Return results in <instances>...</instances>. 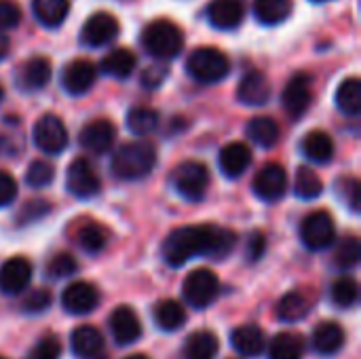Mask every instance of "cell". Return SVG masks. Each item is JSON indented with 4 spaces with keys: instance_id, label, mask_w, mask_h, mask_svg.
Masks as SVG:
<instances>
[{
    "instance_id": "obj_1",
    "label": "cell",
    "mask_w": 361,
    "mask_h": 359,
    "mask_svg": "<svg viewBox=\"0 0 361 359\" xmlns=\"http://www.w3.org/2000/svg\"><path fill=\"white\" fill-rule=\"evenodd\" d=\"M237 245V235L214 224L176 229L163 243V258L169 267H184L192 258H224Z\"/></svg>"
},
{
    "instance_id": "obj_2",
    "label": "cell",
    "mask_w": 361,
    "mask_h": 359,
    "mask_svg": "<svg viewBox=\"0 0 361 359\" xmlns=\"http://www.w3.org/2000/svg\"><path fill=\"white\" fill-rule=\"evenodd\" d=\"M157 165V148L148 140L123 144L110 161L112 174L121 180H142Z\"/></svg>"
},
{
    "instance_id": "obj_3",
    "label": "cell",
    "mask_w": 361,
    "mask_h": 359,
    "mask_svg": "<svg viewBox=\"0 0 361 359\" xmlns=\"http://www.w3.org/2000/svg\"><path fill=\"white\" fill-rule=\"evenodd\" d=\"M142 44L157 59H173L184 49V34L173 21L154 19L144 28Z\"/></svg>"
},
{
    "instance_id": "obj_4",
    "label": "cell",
    "mask_w": 361,
    "mask_h": 359,
    "mask_svg": "<svg viewBox=\"0 0 361 359\" xmlns=\"http://www.w3.org/2000/svg\"><path fill=\"white\" fill-rule=\"evenodd\" d=\"M186 70L197 83L214 85V83H220L228 76L231 61L220 49L201 47V49H195L190 53V57L186 59Z\"/></svg>"
},
{
    "instance_id": "obj_5",
    "label": "cell",
    "mask_w": 361,
    "mask_h": 359,
    "mask_svg": "<svg viewBox=\"0 0 361 359\" xmlns=\"http://www.w3.org/2000/svg\"><path fill=\"white\" fill-rule=\"evenodd\" d=\"M173 188L186 201H201L209 186V171L199 161H184L171 174Z\"/></svg>"
},
{
    "instance_id": "obj_6",
    "label": "cell",
    "mask_w": 361,
    "mask_h": 359,
    "mask_svg": "<svg viewBox=\"0 0 361 359\" xmlns=\"http://www.w3.org/2000/svg\"><path fill=\"white\" fill-rule=\"evenodd\" d=\"M182 294L186 303L195 309H207L220 294L218 275L209 269H195L186 275L182 284Z\"/></svg>"
},
{
    "instance_id": "obj_7",
    "label": "cell",
    "mask_w": 361,
    "mask_h": 359,
    "mask_svg": "<svg viewBox=\"0 0 361 359\" xmlns=\"http://www.w3.org/2000/svg\"><path fill=\"white\" fill-rule=\"evenodd\" d=\"M34 144L44 154H61L68 146V129L55 114H44L36 121L32 131Z\"/></svg>"
},
{
    "instance_id": "obj_8",
    "label": "cell",
    "mask_w": 361,
    "mask_h": 359,
    "mask_svg": "<svg viewBox=\"0 0 361 359\" xmlns=\"http://www.w3.org/2000/svg\"><path fill=\"white\" fill-rule=\"evenodd\" d=\"M334 237H336V226H334V220H332V216L328 212L319 209V212L309 214L302 220L300 239L309 250L322 252V250H326V248H330L334 243Z\"/></svg>"
},
{
    "instance_id": "obj_9",
    "label": "cell",
    "mask_w": 361,
    "mask_h": 359,
    "mask_svg": "<svg viewBox=\"0 0 361 359\" xmlns=\"http://www.w3.org/2000/svg\"><path fill=\"white\" fill-rule=\"evenodd\" d=\"M66 188L76 199H91L99 193L102 182H99V176L93 169V165L87 159L78 157L70 163V167L66 171Z\"/></svg>"
},
{
    "instance_id": "obj_10",
    "label": "cell",
    "mask_w": 361,
    "mask_h": 359,
    "mask_svg": "<svg viewBox=\"0 0 361 359\" xmlns=\"http://www.w3.org/2000/svg\"><path fill=\"white\" fill-rule=\"evenodd\" d=\"M118 30L121 28H118L116 17L110 15V13L99 11V13H93L85 21V25L80 30V40H82V44L97 49V47H104V44L112 42L118 36Z\"/></svg>"
},
{
    "instance_id": "obj_11",
    "label": "cell",
    "mask_w": 361,
    "mask_h": 359,
    "mask_svg": "<svg viewBox=\"0 0 361 359\" xmlns=\"http://www.w3.org/2000/svg\"><path fill=\"white\" fill-rule=\"evenodd\" d=\"M286 190H288V174L277 163L264 165L254 178V193L258 199L267 203L279 201L286 195Z\"/></svg>"
},
{
    "instance_id": "obj_12",
    "label": "cell",
    "mask_w": 361,
    "mask_h": 359,
    "mask_svg": "<svg viewBox=\"0 0 361 359\" xmlns=\"http://www.w3.org/2000/svg\"><path fill=\"white\" fill-rule=\"evenodd\" d=\"M116 138V127L108 118H95L80 129L78 142L91 154H106Z\"/></svg>"
},
{
    "instance_id": "obj_13",
    "label": "cell",
    "mask_w": 361,
    "mask_h": 359,
    "mask_svg": "<svg viewBox=\"0 0 361 359\" xmlns=\"http://www.w3.org/2000/svg\"><path fill=\"white\" fill-rule=\"evenodd\" d=\"M99 305V292L89 281H74L61 294V307L72 315H87Z\"/></svg>"
},
{
    "instance_id": "obj_14",
    "label": "cell",
    "mask_w": 361,
    "mask_h": 359,
    "mask_svg": "<svg viewBox=\"0 0 361 359\" xmlns=\"http://www.w3.org/2000/svg\"><path fill=\"white\" fill-rule=\"evenodd\" d=\"M32 279V264L23 256L8 258L0 267V290L8 296L21 294Z\"/></svg>"
},
{
    "instance_id": "obj_15",
    "label": "cell",
    "mask_w": 361,
    "mask_h": 359,
    "mask_svg": "<svg viewBox=\"0 0 361 359\" xmlns=\"http://www.w3.org/2000/svg\"><path fill=\"white\" fill-rule=\"evenodd\" d=\"M110 332H112V339L116 341V345H121V347L133 345L142 336L140 317L135 315V311L131 307H118L110 315Z\"/></svg>"
},
{
    "instance_id": "obj_16",
    "label": "cell",
    "mask_w": 361,
    "mask_h": 359,
    "mask_svg": "<svg viewBox=\"0 0 361 359\" xmlns=\"http://www.w3.org/2000/svg\"><path fill=\"white\" fill-rule=\"evenodd\" d=\"M95 76H97V70L91 61L87 59H74L70 61L63 72H61V85L68 93L72 95H82L87 93L93 83H95Z\"/></svg>"
},
{
    "instance_id": "obj_17",
    "label": "cell",
    "mask_w": 361,
    "mask_h": 359,
    "mask_svg": "<svg viewBox=\"0 0 361 359\" xmlns=\"http://www.w3.org/2000/svg\"><path fill=\"white\" fill-rule=\"evenodd\" d=\"M70 345L78 359H102L106 353L104 336L93 326H78L70 336Z\"/></svg>"
},
{
    "instance_id": "obj_18",
    "label": "cell",
    "mask_w": 361,
    "mask_h": 359,
    "mask_svg": "<svg viewBox=\"0 0 361 359\" xmlns=\"http://www.w3.org/2000/svg\"><path fill=\"white\" fill-rule=\"evenodd\" d=\"M311 104V80L307 74H296L283 89V108L290 118H300Z\"/></svg>"
},
{
    "instance_id": "obj_19",
    "label": "cell",
    "mask_w": 361,
    "mask_h": 359,
    "mask_svg": "<svg viewBox=\"0 0 361 359\" xmlns=\"http://www.w3.org/2000/svg\"><path fill=\"white\" fill-rule=\"evenodd\" d=\"M271 97V83L269 78L258 72V70H252L247 72L239 87H237V99L245 106H264Z\"/></svg>"
},
{
    "instance_id": "obj_20",
    "label": "cell",
    "mask_w": 361,
    "mask_h": 359,
    "mask_svg": "<svg viewBox=\"0 0 361 359\" xmlns=\"http://www.w3.org/2000/svg\"><path fill=\"white\" fill-rule=\"evenodd\" d=\"M220 169L226 178H239L252 163V150L243 142H231L220 150Z\"/></svg>"
},
{
    "instance_id": "obj_21",
    "label": "cell",
    "mask_w": 361,
    "mask_h": 359,
    "mask_svg": "<svg viewBox=\"0 0 361 359\" xmlns=\"http://www.w3.org/2000/svg\"><path fill=\"white\" fill-rule=\"evenodd\" d=\"M243 4L239 0H214L207 8L209 23L218 30H235L243 21Z\"/></svg>"
},
{
    "instance_id": "obj_22",
    "label": "cell",
    "mask_w": 361,
    "mask_h": 359,
    "mask_svg": "<svg viewBox=\"0 0 361 359\" xmlns=\"http://www.w3.org/2000/svg\"><path fill=\"white\" fill-rule=\"evenodd\" d=\"M347 336L341 324L336 322H322L313 332V349L319 355H334L343 349Z\"/></svg>"
},
{
    "instance_id": "obj_23",
    "label": "cell",
    "mask_w": 361,
    "mask_h": 359,
    "mask_svg": "<svg viewBox=\"0 0 361 359\" xmlns=\"http://www.w3.org/2000/svg\"><path fill=\"white\" fill-rule=\"evenodd\" d=\"M231 345H233V349L237 353L247 355V358H256L267 349V339H264V332L258 326L247 324V326H239L233 332Z\"/></svg>"
},
{
    "instance_id": "obj_24",
    "label": "cell",
    "mask_w": 361,
    "mask_h": 359,
    "mask_svg": "<svg viewBox=\"0 0 361 359\" xmlns=\"http://www.w3.org/2000/svg\"><path fill=\"white\" fill-rule=\"evenodd\" d=\"M300 148H302V154H305L309 161L319 163V165L330 163L332 157H334V140H332L326 131H319V129L307 133Z\"/></svg>"
},
{
    "instance_id": "obj_25",
    "label": "cell",
    "mask_w": 361,
    "mask_h": 359,
    "mask_svg": "<svg viewBox=\"0 0 361 359\" xmlns=\"http://www.w3.org/2000/svg\"><path fill=\"white\" fill-rule=\"evenodd\" d=\"M51 80V61L47 57H32L19 68V85L23 89L36 91L47 87Z\"/></svg>"
},
{
    "instance_id": "obj_26",
    "label": "cell",
    "mask_w": 361,
    "mask_h": 359,
    "mask_svg": "<svg viewBox=\"0 0 361 359\" xmlns=\"http://www.w3.org/2000/svg\"><path fill=\"white\" fill-rule=\"evenodd\" d=\"M32 11L44 28H59L70 11L68 0H32Z\"/></svg>"
},
{
    "instance_id": "obj_27",
    "label": "cell",
    "mask_w": 361,
    "mask_h": 359,
    "mask_svg": "<svg viewBox=\"0 0 361 359\" xmlns=\"http://www.w3.org/2000/svg\"><path fill=\"white\" fill-rule=\"evenodd\" d=\"M220 341L209 330H199L188 336L184 345V359H214L218 355Z\"/></svg>"
},
{
    "instance_id": "obj_28",
    "label": "cell",
    "mask_w": 361,
    "mask_h": 359,
    "mask_svg": "<svg viewBox=\"0 0 361 359\" xmlns=\"http://www.w3.org/2000/svg\"><path fill=\"white\" fill-rule=\"evenodd\" d=\"M137 66V57L129 49H114L102 59V72L112 78H127Z\"/></svg>"
},
{
    "instance_id": "obj_29",
    "label": "cell",
    "mask_w": 361,
    "mask_h": 359,
    "mask_svg": "<svg viewBox=\"0 0 361 359\" xmlns=\"http://www.w3.org/2000/svg\"><path fill=\"white\" fill-rule=\"evenodd\" d=\"M311 309V300L307 294L302 292H288L279 305H277V317L286 324H294V322H302L309 315Z\"/></svg>"
},
{
    "instance_id": "obj_30",
    "label": "cell",
    "mask_w": 361,
    "mask_h": 359,
    "mask_svg": "<svg viewBox=\"0 0 361 359\" xmlns=\"http://www.w3.org/2000/svg\"><path fill=\"white\" fill-rule=\"evenodd\" d=\"M305 341L296 332H281L271 341L269 358L271 359H302L305 358Z\"/></svg>"
},
{
    "instance_id": "obj_31",
    "label": "cell",
    "mask_w": 361,
    "mask_h": 359,
    "mask_svg": "<svg viewBox=\"0 0 361 359\" xmlns=\"http://www.w3.org/2000/svg\"><path fill=\"white\" fill-rule=\"evenodd\" d=\"M247 138L262 146V148H273L279 142V125L271 116H256L247 123L245 127Z\"/></svg>"
},
{
    "instance_id": "obj_32",
    "label": "cell",
    "mask_w": 361,
    "mask_h": 359,
    "mask_svg": "<svg viewBox=\"0 0 361 359\" xmlns=\"http://www.w3.org/2000/svg\"><path fill=\"white\" fill-rule=\"evenodd\" d=\"M154 322L161 330L165 332H176L186 324V311L178 300H163L159 303V307L154 309Z\"/></svg>"
},
{
    "instance_id": "obj_33",
    "label": "cell",
    "mask_w": 361,
    "mask_h": 359,
    "mask_svg": "<svg viewBox=\"0 0 361 359\" xmlns=\"http://www.w3.org/2000/svg\"><path fill=\"white\" fill-rule=\"evenodd\" d=\"M256 19L264 25L283 23L292 13V0H256L254 4Z\"/></svg>"
},
{
    "instance_id": "obj_34",
    "label": "cell",
    "mask_w": 361,
    "mask_h": 359,
    "mask_svg": "<svg viewBox=\"0 0 361 359\" xmlns=\"http://www.w3.org/2000/svg\"><path fill=\"white\" fill-rule=\"evenodd\" d=\"M336 106L349 116H357L361 112V83L360 78H345L336 89Z\"/></svg>"
},
{
    "instance_id": "obj_35",
    "label": "cell",
    "mask_w": 361,
    "mask_h": 359,
    "mask_svg": "<svg viewBox=\"0 0 361 359\" xmlns=\"http://www.w3.org/2000/svg\"><path fill=\"white\" fill-rule=\"evenodd\" d=\"M127 127H129L131 133L144 138V135L152 133L159 127V114H157V110L144 108V106L131 108L129 114H127Z\"/></svg>"
},
{
    "instance_id": "obj_36",
    "label": "cell",
    "mask_w": 361,
    "mask_h": 359,
    "mask_svg": "<svg viewBox=\"0 0 361 359\" xmlns=\"http://www.w3.org/2000/svg\"><path fill=\"white\" fill-rule=\"evenodd\" d=\"M294 193H296L300 199H305V201L317 199V197L324 193V182H322V178H319L311 167H300V169L296 171Z\"/></svg>"
},
{
    "instance_id": "obj_37",
    "label": "cell",
    "mask_w": 361,
    "mask_h": 359,
    "mask_svg": "<svg viewBox=\"0 0 361 359\" xmlns=\"http://www.w3.org/2000/svg\"><path fill=\"white\" fill-rule=\"evenodd\" d=\"M108 235L104 231V226H99L97 222H89L78 231V245L87 252V254H97L106 248Z\"/></svg>"
},
{
    "instance_id": "obj_38",
    "label": "cell",
    "mask_w": 361,
    "mask_h": 359,
    "mask_svg": "<svg viewBox=\"0 0 361 359\" xmlns=\"http://www.w3.org/2000/svg\"><path fill=\"white\" fill-rule=\"evenodd\" d=\"M360 288L353 277H341L332 286V303L341 309H349L357 303Z\"/></svg>"
},
{
    "instance_id": "obj_39",
    "label": "cell",
    "mask_w": 361,
    "mask_h": 359,
    "mask_svg": "<svg viewBox=\"0 0 361 359\" xmlns=\"http://www.w3.org/2000/svg\"><path fill=\"white\" fill-rule=\"evenodd\" d=\"M361 258V243L357 237H345L334 250V264L338 269H353Z\"/></svg>"
},
{
    "instance_id": "obj_40",
    "label": "cell",
    "mask_w": 361,
    "mask_h": 359,
    "mask_svg": "<svg viewBox=\"0 0 361 359\" xmlns=\"http://www.w3.org/2000/svg\"><path fill=\"white\" fill-rule=\"evenodd\" d=\"M53 178H55V167L49 161H42V159L34 161L27 167V174H25V182L32 188H44V186H49L53 182Z\"/></svg>"
},
{
    "instance_id": "obj_41",
    "label": "cell",
    "mask_w": 361,
    "mask_h": 359,
    "mask_svg": "<svg viewBox=\"0 0 361 359\" xmlns=\"http://www.w3.org/2000/svg\"><path fill=\"white\" fill-rule=\"evenodd\" d=\"M76 269H78V264H76L74 256L61 252V254H57V256H53V258L49 260V264H47V275H49L51 279H63V277L74 275Z\"/></svg>"
},
{
    "instance_id": "obj_42",
    "label": "cell",
    "mask_w": 361,
    "mask_h": 359,
    "mask_svg": "<svg viewBox=\"0 0 361 359\" xmlns=\"http://www.w3.org/2000/svg\"><path fill=\"white\" fill-rule=\"evenodd\" d=\"M61 358V343L57 336H44L40 339L27 353L25 359H59Z\"/></svg>"
},
{
    "instance_id": "obj_43",
    "label": "cell",
    "mask_w": 361,
    "mask_h": 359,
    "mask_svg": "<svg viewBox=\"0 0 361 359\" xmlns=\"http://www.w3.org/2000/svg\"><path fill=\"white\" fill-rule=\"evenodd\" d=\"M51 303H53V296H51L49 290H34V292H30V294L25 296L21 309H23L25 313H30V315H38V313L47 311V309L51 307Z\"/></svg>"
},
{
    "instance_id": "obj_44",
    "label": "cell",
    "mask_w": 361,
    "mask_h": 359,
    "mask_svg": "<svg viewBox=\"0 0 361 359\" xmlns=\"http://www.w3.org/2000/svg\"><path fill=\"white\" fill-rule=\"evenodd\" d=\"M21 21V11L13 0H0V30L17 28Z\"/></svg>"
},
{
    "instance_id": "obj_45",
    "label": "cell",
    "mask_w": 361,
    "mask_h": 359,
    "mask_svg": "<svg viewBox=\"0 0 361 359\" xmlns=\"http://www.w3.org/2000/svg\"><path fill=\"white\" fill-rule=\"evenodd\" d=\"M17 197V182L11 174L0 171V207H6Z\"/></svg>"
},
{
    "instance_id": "obj_46",
    "label": "cell",
    "mask_w": 361,
    "mask_h": 359,
    "mask_svg": "<svg viewBox=\"0 0 361 359\" xmlns=\"http://www.w3.org/2000/svg\"><path fill=\"white\" fill-rule=\"evenodd\" d=\"M167 78V68L163 66H148L142 76H140V83L146 87V89H157L163 85V80Z\"/></svg>"
},
{
    "instance_id": "obj_47",
    "label": "cell",
    "mask_w": 361,
    "mask_h": 359,
    "mask_svg": "<svg viewBox=\"0 0 361 359\" xmlns=\"http://www.w3.org/2000/svg\"><path fill=\"white\" fill-rule=\"evenodd\" d=\"M264 248H267V239H264V235L262 233H252L250 235V239H247V258H250V262H256V260H260L262 258V254H264Z\"/></svg>"
},
{
    "instance_id": "obj_48",
    "label": "cell",
    "mask_w": 361,
    "mask_h": 359,
    "mask_svg": "<svg viewBox=\"0 0 361 359\" xmlns=\"http://www.w3.org/2000/svg\"><path fill=\"white\" fill-rule=\"evenodd\" d=\"M345 186H347V190H345L343 197H347L349 207L357 214V212H360V182L353 180V178H347V180H345Z\"/></svg>"
},
{
    "instance_id": "obj_49",
    "label": "cell",
    "mask_w": 361,
    "mask_h": 359,
    "mask_svg": "<svg viewBox=\"0 0 361 359\" xmlns=\"http://www.w3.org/2000/svg\"><path fill=\"white\" fill-rule=\"evenodd\" d=\"M8 49H11V40L4 34V30H0V61L8 55Z\"/></svg>"
},
{
    "instance_id": "obj_50",
    "label": "cell",
    "mask_w": 361,
    "mask_h": 359,
    "mask_svg": "<svg viewBox=\"0 0 361 359\" xmlns=\"http://www.w3.org/2000/svg\"><path fill=\"white\" fill-rule=\"evenodd\" d=\"M125 359H150L148 355H144V353H135V355H129V358Z\"/></svg>"
},
{
    "instance_id": "obj_51",
    "label": "cell",
    "mask_w": 361,
    "mask_h": 359,
    "mask_svg": "<svg viewBox=\"0 0 361 359\" xmlns=\"http://www.w3.org/2000/svg\"><path fill=\"white\" fill-rule=\"evenodd\" d=\"M2 97H4V91H2V87H0V102H2Z\"/></svg>"
},
{
    "instance_id": "obj_52",
    "label": "cell",
    "mask_w": 361,
    "mask_h": 359,
    "mask_svg": "<svg viewBox=\"0 0 361 359\" xmlns=\"http://www.w3.org/2000/svg\"><path fill=\"white\" fill-rule=\"evenodd\" d=\"M313 2H328V0H313Z\"/></svg>"
},
{
    "instance_id": "obj_53",
    "label": "cell",
    "mask_w": 361,
    "mask_h": 359,
    "mask_svg": "<svg viewBox=\"0 0 361 359\" xmlns=\"http://www.w3.org/2000/svg\"><path fill=\"white\" fill-rule=\"evenodd\" d=\"M0 359H4V358H0Z\"/></svg>"
}]
</instances>
